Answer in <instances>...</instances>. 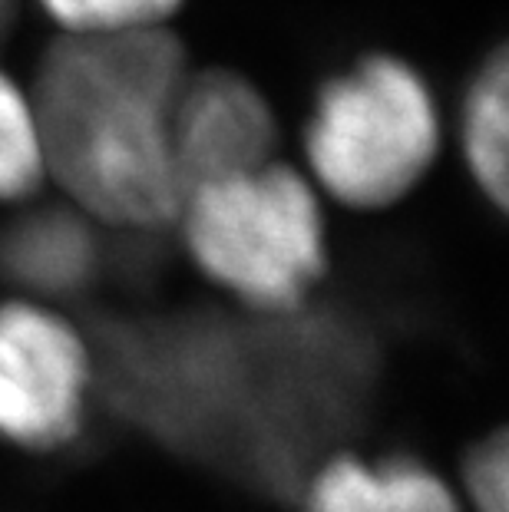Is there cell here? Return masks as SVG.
<instances>
[{
    "mask_svg": "<svg viewBox=\"0 0 509 512\" xmlns=\"http://www.w3.org/2000/svg\"><path fill=\"white\" fill-rule=\"evenodd\" d=\"M186 76L166 27L63 34L47 50L27 96L43 169L77 209L119 228L176 222L186 189L169 116Z\"/></svg>",
    "mask_w": 509,
    "mask_h": 512,
    "instance_id": "cell-1",
    "label": "cell"
},
{
    "mask_svg": "<svg viewBox=\"0 0 509 512\" xmlns=\"http://www.w3.org/2000/svg\"><path fill=\"white\" fill-rule=\"evenodd\" d=\"M176 219L196 265L252 308H298L324 275L318 192L275 159L189 189Z\"/></svg>",
    "mask_w": 509,
    "mask_h": 512,
    "instance_id": "cell-2",
    "label": "cell"
},
{
    "mask_svg": "<svg viewBox=\"0 0 509 512\" xmlns=\"http://www.w3.org/2000/svg\"><path fill=\"white\" fill-rule=\"evenodd\" d=\"M440 146L427 83L391 57H367L334 76L305 129L311 179L354 209H381L424 179Z\"/></svg>",
    "mask_w": 509,
    "mask_h": 512,
    "instance_id": "cell-3",
    "label": "cell"
},
{
    "mask_svg": "<svg viewBox=\"0 0 509 512\" xmlns=\"http://www.w3.org/2000/svg\"><path fill=\"white\" fill-rule=\"evenodd\" d=\"M93 364L80 331L34 301L0 304V437L57 450L83 427Z\"/></svg>",
    "mask_w": 509,
    "mask_h": 512,
    "instance_id": "cell-4",
    "label": "cell"
},
{
    "mask_svg": "<svg viewBox=\"0 0 509 512\" xmlns=\"http://www.w3.org/2000/svg\"><path fill=\"white\" fill-rule=\"evenodd\" d=\"M275 139L272 106L245 76L232 70H189L169 116V143L182 189L189 192L265 166L272 162Z\"/></svg>",
    "mask_w": 509,
    "mask_h": 512,
    "instance_id": "cell-5",
    "label": "cell"
},
{
    "mask_svg": "<svg viewBox=\"0 0 509 512\" xmlns=\"http://www.w3.org/2000/svg\"><path fill=\"white\" fill-rule=\"evenodd\" d=\"M298 496L305 512H460L450 486L404 456L361 460L338 453L314 466Z\"/></svg>",
    "mask_w": 509,
    "mask_h": 512,
    "instance_id": "cell-6",
    "label": "cell"
},
{
    "mask_svg": "<svg viewBox=\"0 0 509 512\" xmlns=\"http://www.w3.org/2000/svg\"><path fill=\"white\" fill-rule=\"evenodd\" d=\"M463 159L476 185L490 195L496 209L506 205V152H509V70L506 57L496 53L493 63L473 80L463 106Z\"/></svg>",
    "mask_w": 509,
    "mask_h": 512,
    "instance_id": "cell-7",
    "label": "cell"
},
{
    "mask_svg": "<svg viewBox=\"0 0 509 512\" xmlns=\"http://www.w3.org/2000/svg\"><path fill=\"white\" fill-rule=\"evenodd\" d=\"M7 265L34 288H70L86 275L93 258L90 235L60 215H43L17 228L7 245Z\"/></svg>",
    "mask_w": 509,
    "mask_h": 512,
    "instance_id": "cell-8",
    "label": "cell"
},
{
    "mask_svg": "<svg viewBox=\"0 0 509 512\" xmlns=\"http://www.w3.org/2000/svg\"><path fill=\"white\" fill-rule=\"evenodd\" d=\"M47 179L27 90L0 73V202L24 199Z\"/></svg>",
    "mask_w": 509,
    "mask_h": 512,
    "instance_id": "cell-9",
    "label": "cell"
},
{
    "mask_svg": "<svg viewBox=\"0 0 509 512\" xmlns=\"http://www.w3.org/2000/svg\"><path fill=\"white\" fill-rule=\"evenodd\" d=\"M63 34H113V30L166 27L179 0H40Z\"/></svg>",
    "mask_w": 509,
    "mask_h": 512,
    "instance_id": "cell-10",
    "label": "cell"
},
{
    "mask_svg": "<svg viewBox=\"0 0 509 512\" xmlns=\"http://www.w3.org/2000/svg\"><path fill=\"white\" fill-rule=\"evenodd\" d=\"M463 486L476 512H509V443L503 433L473 446L463 463Z\"/></svg>",
    "mask_w": 509,
    "mask_h": 512,
    "instance_id": "cell-11",
    "label": "cell"
},
{
    "mask_svg": "<svg viewBox=\"0 0 509 512\" xmlns=\"http://www.w3.org/2000/svg\"><path fill=\"white\" fill-rule=\"evenodd\" d=\"M4 7H7V0H0V20H4Z\"/></svg>",
    "mask_w": 509,
    "mask_h": 512,
    "instance_id": "cell-12",
    "label": "cell"
}]
</instances>
